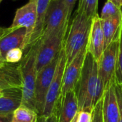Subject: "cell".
I'll list each match as a JSON object with an SVG mask.
<instances>
[{
	"mask_svg": "<svg viewBox=\"0 0 122 122\" xmlns=\"http://www.w3.org/2000/svg\"><path fill=\"white\" fill-rule=\"evenodd\" d=\"M98 0H79V6L76 11L84 13L89 18L93 19L97 15Z\"/></svg>",
	"mask_w": 122,
	"mask_h": 122,
	"instance_id": "obj_20",
	"label": "cell"
},
{
	"mask_svg": "<svg viewBox=\"0 0 122 122\" xmlns=\"http://www.w3.org/2000/svg\"><path fill=\"white\" fill-rule=\"evenodd\" d=\"M102 112L104 122H119V109L116 95L115 82L104 92Z\"/></svg>",
	"mask_w": 122,
	"mask_h": 122,
	"instance_id": "obj_15",
	"label": "cell"
},
{
	"mask_svg": "<svg viewBox=\"0 0 122 122\" xmlns=\"http://www.w3.org/2000/svg\"><path fill=\"white\" fill-rule=\"evenodd\" d=\"M102 109L103 97L97 102L92 112V122H104Z\"/></svg>",
	"mask_w": 122,
	"mask_h": 122,
	"instance_id": "obj_24",
	"label": "cell"
},
{
	"mask_svg": "<svg viewBox=\"0 0 122 122\" xmlns=\"http://www.w3.org/2000/svg\"><path fill=\"white\" fill-rule=\"evenodd\" d=\"M115 90H116V95H117L119 109V122H122V85L117 83L116 80H115Z\"/></svg>",
	"mask_w": 122,
	"mask_h": 122,
	"instance_id": "obj_25",
	"label": "cell"
},
{
	"mask_svg": "<svg viewBox=\"0 0 122 122\" xmlns=\"http://www.w3.org/2000/svg\"><path fill=\"white\" fill-rule=\"evenodd\" d=\"M13 114H0V122H12Z\"/></svg>",
	"mask_w": 122,
	"mask_h": 122,
	"instance_id": "obj_29",
	"label": "cell"
},
{
	"mask_svg": "<svg viewBox=\"0 0 122 122\" xmlns=\"http://www.w3.org/2000/svg\"><path fill=\"white\" fill-rule=\"evenodd\" d=\"M2 1H3V0H0V4H1V2Z\"/></svg>",
	"mask_w": 122,
	"mask_h": 122,
	"instance_id": "obj_34",
	"label": "cell"
},
{
	"mask_svg": "<svg viewBox=\"0 0 122 122\" xmlns=\"http://www.w3.org/2000/svg\"><path fill=\"white\" fill-rule=\"evenodd\" d=\"M66 55L64 48L63 47L59 55L58 63L52 81L46 97L45 104L41 116H49L51 114L55 111L57 107L61 95L63 76L65 68L66 66Z\"/></svg>",
	"mask_w": 122,
	"mask_h": 122,
	"instance_id": "obj_5",
	"label": "cell"
},
{
	"mask_svg": "<svg viewBox=\"0 0 122 122\" xmlns=\"http://www.w3.org/2000/svg\"><path fill=\"white\" fill-rule=\"evenodd\" d=\"M59 55L37 73L35 89V104L36 110L39 117L41 116L43 113L46 97L55 73Z\"/></svg>",
	"mask_w": 122,
	"mask_h": 122,
	"instance_id": "obj_7",
	"label": "cell"
},
{
	"mask_svg": "<svg viewBox=\"0 0 122 122\" xmlns=\"http://www.w3.org/2000/svg\"><path fill=\"white\" fill-rule=\"evenodd\" d=\"M4 61H5L3 59V58H2V56H1V53H0V64H1V63H3Z\"/></svg>",
	"mask_w": 122,
	"mask_h": 122,
	"instance_id": "obj_32",
	"label": "cell"
},
{
	"mask_svg": "<svg viewBox=\"0 0 122 122\" xmlns=\"http://www.w3.org/2000/svg\"><path fill=\"white\" fill-rule=\"evenodd\" d=\"M0 114H13L14 111L22 104V90L10 88L1 92Z\"/></svg>",
	"mask_w": 122,
	"mask_h": 122,
	"instance_id": "obj_16",
	"label": "cell"
},
{
	"mask_svg": "<svg viewBox=\"0 0 122 122\" xmlns=\"http://www.w3.org/2000/svg\"><path fill=\"white\" fill-rule=\"evenodd\" d=\"M79 112H92L103 97L104 89L98 73V63L91 53L86 51L81 74L75 89Z\"/></svg>",
	"mask_w": 122,
	"mask_h": 122,
	"instance_id": "obj_1",
	"label": "cell"
},
{
	"mask_svg": "<svg viewBox=\"0 0 122 122\" xmlns=\"http://www.w3.org/2000/svg\"><path fill=\"white\" fill-rule=\"evenodd\" d=\"M119 40L109 44L98 61V73L104 91L115 82V72L119 54Z\"/></svg>",
	"mask_w": 122,
	"mask_h": 122,
	"instance_id": "obj_6",
	"label": "cell"
},
{
	"mask_svg": "<svg viewBox=\"0 0 122 122\" xmlns=\"http://www.w3.org/2000/svg\"><path fill=\"white\" fill-rule=\"evenodd\" d=\"M69 24L49 35L42 36L39 39L36 60L37 73L49 64L60 53L64 47Z\"/></svg>",
	"mask_w": 122,
	"mask_h": 122,
	"instance_id": "obj_4",
	"label": "cell"
},
{
	"mask_svg": "<svg viewBox=\"0 0 122 122\" xmlns=\"http://www.w3.org/2000/svg\"><path fill=\"white\" fill-rule=\"evenodd\" d=\"M67 7V12H68V18L70 19L71 15L72 13V11L74 9V7L75 6L76 0H65Z\"/></svg>",
	"mask_w": 122,
	"mask_h": 122,
	"instance_id": "obj_28",
	"label": "cell"
},
{
	"mask_svg": "<svg viewBox=\"0 0 122 122\" xmlns=\"http://www.w3.org/2000/svg\"><path fill=\"white\" fill-rule=\"evenodd\" d=\"M92 19L84 13L76 11L64 41V48L66 52L67 63L69 64L74 58L86 48Z\"/></svg>",
	"mask_w": 122,
	"mask_h": 122,
	"instance_id": "obj_2",
	"label": "cell"
},
{
	"mask_svg": "<svg viewBox=\"0 0 122 122\" xmlns=\"http://www.w3.org/2000/svg\"><path fill=\"white\" fill-rule=\"evenodd\" d=\"M115 80L117 83L122 85V31L119 39V47L115 72Z\"/></svg>",
	"mask_w": 122,
	"mask_h": 122,
	"instance_id": "obj_23",
	"label": "cell"
},
{
	"mask_svg": "<svg viewBox=\"0 0 122 122\" xmlns=\"http://www.w3.org/2000/svg\"><path fill=\"white\" fill-rule=\"evenodd\" d=\"M38 117L36 111L21 105L13 113L12 122H37Z\"/></svg>",
	"mask_w": 122,
	"mask_h": 122,
	"instance_id": "obj_19",
	"label": "cell"
},
{
	"mask_svg": "<svg viewBox=\"0 0 122 122\" xmlns=\"http://www.w3.org/2000/svg\"><path fill=\"white\" fill-rule=\"evenodd\" d=\"M39 41H36L29 47L26 51L19 66L22 77V104L34 111L36 110L35 104V89L37 71L36 69V54L39 46ZM37 113V112H36Z\"/></svg>",
	"mask_w": 122,
	"mask_h": 122,
	"instance_id": "obj_3",
	"label": "cell"
},
{
	"mask_svg": "<svg viewBox=\"0 0 122 122\" xmlns=\"http://www.w3.org/2000/svg\"><path fill=\"white\" fill-rule=\"evenodd\" d=\"M121 1H122V0H121Z\"/></svg>",
	"mask_w": 122,
	"mask_h": 122,
	"instance_id": "obj_33",
	"label": "cell"
},
{
	"mask_svg": "<svg viewBox=\"0 0 122 122\" xmlns=\"http://www.w3.org/2000/svg\"><path fill=\"white\" fill-rule=\"evenodd\" d=\"M105 48V39L102 27L101 19L99 15L97 14L92 21L86 49L98 62Z\"/></svg>",
	"mask_w": 122,
	"mask_h": 122,
	"instance_id": "obj_11",
	"label": "cell"
},
{
	"mask_svg": "<svg viewBox=\"0 0 122 122\" xmlns=\"http://www.w3.org/2000/svg\"><path fill=\"white\" fill-rule=\"evenodd\" d=\"M117 17H122V9L112 2L107 1L102 10L100 19H107Z\"/></svg>",
	"mask_w": 122,
	"mask_h": 122,
	"instance_id": "obj_21",
	"label": "cell"
},
{
	"mask_svg": "<svg viewBox=\"0 0 122 122\" xmlns=\"http://www.w3.org/2000/svg\"><path fill=\"white\" fill-rule=\"evenodd\" d=\"M36 3L37 0H29L23 6L19 8L10 26L11 29H15L19 28H26V36L25 46L26 49L30 45L31 38L35 27L36 19Z\"/></svg>",
	"mask_w": 122,
	"mask_h": 122,
	"instance_id": "obj_9",
	"label": "cell"
},
{
	"mask_svg": "<svg viewBox=\"0 0 122 122\" xmlns=\"http://www.w3.org/2000/svg\"><path fill=\"white\" fill-rule=\"evenodd\" d=\"M24 56V50L20 48H15L9 50L4 58V61L10 64H17L20 62Z\"/></svg>",
	"mask_w": 122,
	"mask_h": 122,
	"instance_id": "obj_22",
	"label": "cell"
},
{
	"mask_svg": "<svg viewBox=\"0 0 122 122\" xmlns=\"http://www.w3.org/2000/svg\"><path fill=\"white\" fill-rule=\"evenodd\" d=\"M26 36V28L4 29L3 34L0 36V53L4 60L6 53L12 49L20 48L25 50Z\"/></svg>",
	"mask_w": 122,
	"mask_h": 122,
	"instance_id": "obj_12",
	"label": "cell"
},
{
	"mask_svg": "<svg viewBox=\"0 0 122 122\" xmlns=\"http://www.w3.org/2000/svg\"><path fill=\"white\" fill-rule=\"evenodd\" d=\"M77 122H92V112L88 111L79 112Z\"/></svg>",
	"mask_w": 122,
	"mask_h": 122,
	"instance_id": "obj_27",
	"label": "cell"
},
{
	"mask_svg": "<svg viewBox=\"0 0 122 122\" xmlns=\"http://www.w3.org/2000/svg\"><path fill=\"white\" fill-rule=\"evenodd\" d=\"M58 122H71L79 112L78 100L75 91L61 96L57 104Z\"/></svg>",
	"mask_w": 122,
	"mask_h": 122,
	"instance_id": "obj_14",
	"label": "cell"
},
{
	"mask_svg": "<svg viewBox=\"0 0 122 122\" xmlns=\"http://www.w3.org/2000/svg\"><path fill=\"white\" fill-rule=\"evenodd\" d=\"M101 24L105 39V46L116 40H119L122 31V17L101 19Z\"/></svg>",
	"mask_w": 122,
	"mask_h": 122,
	"instance_id": "obj_17",
	"label": "cell"
},
{
	"mask_svg": "<svg viewBox=\"0 0 122 122\" xmlns=\"http://www.w3.org/2000/svg\"><path fill=\"white\" fill-rule=\"evenodd\" d=\"M79 113V112H78ZM77 120H78V114H76V116L74 118V119L71 121V122H77Z\"/></svg>",
	"mask_w": 122,
	"mask_h": 122,
	"instance_id": "obj_31",
	"label": "cell"
},
{
	"mask_svg": "<svg viewBox=\"0 0 122 122\" xmlns=\"http://www.w3.org/2000/svg\"><path fill=\"white\" fill-rule=\"evenodd\" d=\"M50 1L51 0H37L36 24L31 38L29 46L34 43H35L36 41H37L38 40H39L43 35L44 29L45 17Z\"/></svg>",
	"mask_w": 122,
	"mask_h": 122,
	"instance_id": "obj_18",
	"label": "cell"
},
{
	"mask_svg": "<svg viewBox=\"0 0 122 122\" xmlns=\"http://www.w3.org/2000/svg\"><path fill=\"white\" fill-rule=\"evenodd\" d=\"M37 122H58V108L49 116H39Z\"/></svg>",
	"mask_w": 122,
	"mask_h": 122,
	"instance_id": "obj_26",
	"label": "cell"
},
{
	"mask_svg": "<svg viewBox=\"0 0 122 122\" xmlns=\"http://www.w3.org/2000/svg\"><path fill=\"white\" fill-rule=\"evenodd\" d=\"M67 7L65 0H51L44 21V29L42 36L61 29L69 23Z\"/></svg>",
	"mask_w": 122,
	"mask_h": 122,
	"instance_id": "obj_8",
	"label": "cell"
},
{
	"mask_svg": "<svg viewBox=\"0 0 122 122\" xmlns=\"http://www.w3.org/2000/svg\"><path fill=\"white\" fill-rule=\"evenodd\" d=\"M10 88H22V77L19 64L4 61L0 64V92Z\"/></svg>",
	"mask_w": 122,
	"mask_h": 122,
	"instance_id": "obj_13",
	"label": "cell"
},
{
	"mask_svg": "<svg viewBox=\"0 0 122 122\" xmlns=\"http://www.w3.org/2000/svg\"><path fill=\"white\" fill-rule=\"evenodd\" d=\"M107 1L112 2L113 4H114L116 6H117L118 7H119L122 9V1H121V0H107Z\"/></svg>",
	"mask_w": 122,
	"mask_h": 122,
	"instance_id": "obj_30",
	"label": "cell"
},
{
	"mask_svg": "<svg viewBox=\"0 0 122 122\" xmlns=\"http://www.w3.org/2000/svg\"><path fill=\"white\" fill-rule=\"evenodd\" d=\"M1 92H0V96H1Z\"/></svg>",
	"mask_w": 122,
	"mask_h": 122,
	"instance_id": "obj_35",
	"label": "cell"
},
{
	"mask_svg": "<svg viewBox=\"0 0 122 122\" xmlns=\"http://www.w3.org/2000/svg\"><path fill=\"white\" fill-rule=\"evenodd\" d=\"M86 51V48L83 49L69 64L66 65L63 76L61 97L65 95L69 92L75 90L80 79Z\"/></svg>",
	"mask_w": 122,
	"mask_h": 122,
	"instance_id": "obj_10",
	"label": "cell"
}]
</instances>
